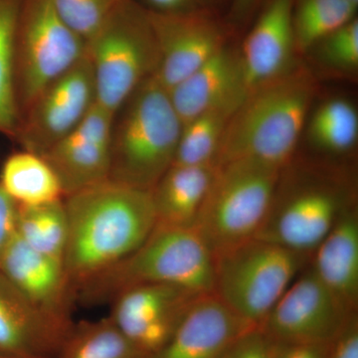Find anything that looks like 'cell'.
I'll use <instances>...</instances> for the list:
<instances>
[{"mask_svg":"<svg viewBox=\"0 0 358 358\" xmlns=\"http://www.w3.org/2000/svg\"><path fill=\"white\" fill-rule=\"evenodd\" d=\"M345 1H348V3L355 7V8H358V0H345Z\"/></svg>","mask_w":358,"mask_h":358,"instance_id":"cell-37","label":"cell"},{"mask_svg":"<svg viewBox=\"0 0 358 358\" xmlns=\"http://www.w3.org/2000/svg\"><path fill=\"white\" fill-rule=\"evenodd\" d=\"M214 255L194 227L155 224L131 255L78 289L83 303L112 301L138 285L162 284L199 294H213Z\"/></svg>","mask_w":358,"mask_h":358,"instance_id":"cell-4","label":"cell"},{"mask_svg":"<svg viewBox=\"0 0 358 358\" xmlns=\"http://www.w3.org/2000/svg\"><path fill=\"white\" fill-rule=\"evenodd\" d=\"M0 185L18 206H36L64 199L55 171L42 155L22 150L8 157Z\"/></svg>","mask_w":358,"mask_h":358,"instance_id":"cell-22","label":"cell"},{"mask_svg":"<svg viewBox=\"0 0 358 358\" xmlns=\"http://www.w3.org/2000/svg\"><path fill=\"white\" fill-rule=\"evenodd\" d=\"M274 341L260 327L245 331L231 345L223 358H272Z\"/></svg>","mask_w":358,"mask_h":358,"instance_id":"cell-32","label":"cell"},{"mask_svg":"<svg viewBox=\"0 0 358 358\" xmlns=\"http://www.w3.org/2000/svg\"><path fill=\"white\" fill-rule=\"evenodd\" d=\"M96 102L114 114L159 67L150 14L134 0H122L87 41Z\"/></svg>","mask_w":358,"mask_h":358,"instance_id":"cell-5","label":"cell"},{"mask_svg":"<svg viewBox=\"0 0 358 358\" xmlns=\"http://www.w3.org/2000/svg\"><path fill=\"white\" fill-rule=\"evenodd\" d=\"M113 115L96 102L76 128L42 155L64 197L109 180Z\"/></svg>","mask_w":358,"mask_h":358,"instance_id":"cell-14","label":"cell"},{"mask_svg":"<svg viewBox=\"0 0 358 358\" xmlns=\"http://www.w3.org/2000/svg\"><path fill=\"white\" fill-rule=\"evenodd\" d=\"M315 91L313 75L296 67L249 92L228 122L216 166L250 160L282 171L291 164Z\"/></svg>","mask_w":358,"mask_h":358,"instance_id":"cell-2","label":"cell"},{"mask_svg":"<svg viewBox=\"0 0 358 358\" xmlns=\"http://www.w3.org/2000/svg\"><path fill=\"white\" fill-rule=\"evenodd\" d=\"M182 127L169 91L148 78L113 115L109 180L152 192L173 166Z\"/></svg>","mask_w":358,"mask_h":358,"instance_id":"cell-3","label":"cell"},{"mask_svg":"<svg viewBox=\"0 0 358 358\" xmlns=\"http://www.w3.org/2000/svg\"><path fill=\"white\" fill-rule=\"evenodd\" d=\"M214 294L199 296L173 338L150 358H223L235 341L253 327Z\"/></svg>","mask_w":358,"mask_h":358,"instance_id":"cell-19","label":"cell"},{"mask_svg":"<svg viewBox=\"0 0 358 358\" xmlns=\"http://www.w3.org/2000/svg\"><path fill=\"white\" fill-rule=\"evenodd\" d=\"M281 173L250 160L217 166L193 226L213 255L255 238Z\"/></svg>","mask_w":358,"mask_h":358,"instance_id":"cell-8","label":"cell"},{"mask_svg":"<svg viewBox=\"0 0 358 358\" xmlns=\"http://www.w3.org/2000/svg\"><path fill=\"white\" fill-rule=\"evenodd\" d=\"M148 13L159 15L202 14L226 20L231 0H134Z\"/></svg>","mask_w":358,"mask_h":358,"instance_id":"cell-31","label":"cell"},{"mask_svg":"<svg viewBox=\"0 0 358 358\" xmlns=\"http://www.w3.org/2000/svg\"><path fill=\"white\" fill-rule=\"evenodd\" d=\"M150 14L159 62L155 77L169 91L215 55L232 36L223 18Z\"/></svg>","mask_w":358,"mask_h":358,"instance_id":"cell-13","label":"cell"},{"mask_svg":"<svg viewBox=\"0 0 358 358\" xmlns=\"http://www.w3.org/2000/svg\"><path fill=\"white\" fill-rule=\"evenodd\" d=\"M240 50L247 94L294 70L293 0H264Z\"/></svg>","mask_w":358,"mask_h":358,"instance_id":"cell-15","label":"cell"},{"mask_svg":"<svg viewBox=\"0 0 358 358\" xmlns=\"http://www.w3.org/2000/svg\"><path fill=\"white\" fill-rule=\"evenodd\" d=\"M239 106L205 112L183 124L173 166H202L215 162L228 122Z\"/></svg>","mask_w":358,"mask_h":358,"instance_id":"cell-26","label":"cell"},{"mask_svg":"<svg viewBox=\"0 0 358 358\" xmlns=\"http://www.w3.org/2000/svg\"><path fill=\"white\" fill-rule=\"evenodd\" d=\"M331 345L279 343L274 341L272 358H327Z\"/></svg>","mask_w":358,"mask_h":358,"instance_id":"cell-36","label":"cell"},{"mask_svg":"<svg viewBox=\"0 0 358 358\" xmlns=\"http://www.w3.org/2000/svg\"><path fill=\"white\" fill-rule=\"evenodd\" d=\"M357 313L320 281L308 263L260 327L275 343L331 345Z\"/></svg>","mask_w":358,"mask_h":358,"instance_id":"cell-10","label":"cell"},{"mask_svg":"<svg viewBox=\"0 0 358 358\" xmlns=\"http://www.w3.org/2000/svg\"><path fill=\"white\" fill-rule=\"evenodd\" d=\"M317 53L327 67L355 71L358 66V20L350 21L313 45L308 52Z\"/></svg>","mask_w":358,"mask_h":358,"instance_id":"cell-30","label":"cell"},{"mask_svg":"<svg viewBox=\"0 0 358 358\" xmlns=\"http://www.w3.org/2000/svg\"><path fill=\"white\" fill-rule=\"evenodd\" d=\"M327 358H358V317L352 315L329 346Z\"/></svg>","mask_w":358,"mask_h":358,"instance_id":"cell-34","label":"cell"},{"mask_svg":"<svg viewBox=\"0 0 358 358\" xmlns=\"http://www.w3.org/2000/svg\"><path fill=\"white\" fill-rule=\"evenodd\" d=\"M122 0H53L59 15L73 31L88 41Z\"/></svg>","mask_w":358,"mask_h":358,"instance_id":"cell-29","label":"cell"},{"mask_svg":"<svg viewBox=\"0 0 358 358\" xmlns=\"http://www.w3.org/2000/svg\"><path fill=\"white\" fill-rule=\"evenodd\" d=\"M264 0H231L226 23L233 34L247 29Z\"/></svg>","mask_w":358,"mask_h":358,"instance_id":"cell-35","label":"cell"},{"mask_svg":"<svg viewBox=\"0 0 358 358\" xmlns=\"http://www.w3.org/2000/svg\"><path fill=\"white\" fill-rule=\"evenodd\" d=\"M203 294L162 284L138 285L110 301V319L148 358L173 338L190 308Z\"/></svg>","mask_w":358,"mask_h":358,"instance_id":"cell-12","label":"cell"},{"mask_svg":"<svg viewBox=\"0 0 358 358\" xmlns=\"http://www.w3.org/2000/svg\"><path fill=\"white\" fill-rule=\"evenodd\" d=\"M345 0H293V22L298 53L315 45L357 16Z\"/></svg>","mask_w":358,"mask_h":358,"instance_id":"cell-28","label":"cell"},{"mask_svg":"<svg viewBox=\"0 0 358 358\" xmlns=\"http://www.w3.org/2000/svg\"><path fill=\"white\" fill-rule=\"evenodd\" d=\"M64 267L75 294L136 251L154 230L152 192L107 180L64 197Z\"/></svg>","mask_w":358,"mask_h":358,"instance_id":"cell-1","label":"cell"},{"mask_svg":"<svg viewBox=\"0 0 358 358\" xmlns=\"http://www.w3.org/2000/svg\"><path fill=\"white\" fill-rule=\"evenodd\" d=\"M216 169L215 162L169 167L152 190L157 224L193 227Z\"/></svg>","mask_w":358,"mask_h":358,"instance_id":"cell-21","label":"cell"},{"mask_svg":"<svg viewBox=\"0 0 358 358\" xmlns=\"http://www.w3.org/2000/svg\"><path fill=\"white\" fill-rule=\"evenodd\" d=\"M310 267L343 303L358 308V211L353 204L343 212L313 252Z\"/></svg>","mask_w":358,"mask_h":358,"instance_id":"cell-20","label":"cell"},{"mask_svg":"<svg viewBox=\"0 0 358 358\" xmlns=\"http://www.w3.org/2000/svg\"><path fill=\"white\" fill-rule=\"evenodd\" d=\"M73 326L45 315L0 273V355L49 358Z\"/></svg>","mask_w":358,"mask_h":358,"instance_id":"cell-17","label":"cell"},{"mask_svg":"<svg viewBox=\"0 0 358 358\" xmlns=\"http://www.w3.org/2000/svg\"><path fill=\"white\" fill-rule=\"evenodd\" d=\"M56 358H148L110 317L73 326Z\"/></svg>","mask_w":358,"mask_h":358,"instance_id":"cell-23","label":"cell"},{"mask_svg":"<svg viewBox=\"0 0 358 358\" xmlns=\"http://www.w3.org/2000/svg\"><path fill=\"white\" fill-rule=\"evenodd\" d=\"M0 358H29V357H13V355H0Z\"/></svg>","mask_w":358,"mask_h":358,"instance_id":"cell-38","label":"cell"},{"mask_svg":"<svg viewBox=\"0 0 358 358\" xmlns=\"http://www.w3.org/2000/svg\"><path fill=\"white\" fill-rule=\"evenodd\" d=\"M16 235L30 248L64 263L68 237L64 199L36 206H18Z\"/></svg>","mask_w":358,"mask_h":358,"instance_id":"cell-24","label":"cell"},{"mask_svg":"<svg viewBox=\"0 0 358 358\" xmlns=\"http://www.w3.org/2000/svg\"><path fill=\"white\" fill-rule=\"evenodd\" d=\"M169 93L183 124L208 110L240 106L247 89L239 49L225 45Z\"/></svg>","mask_w":358,"mask_h":358,"instance_id":"cell-18","label":"cell"},{"mask_svg":"<svg viewBox=\"0 0 358 358\" xmlns=\"http://www.w3.org/2000/svg\"><path fill=\"white\" fill-rule=\"evenodd\" d=\"M0 273L45 315L73 326L70 312L76 294L63 261L35 251L15 234L0 260Z\"/></svg>","mask_w":358,"mask_h":358,"instance_id":"cell-16","label":"cell"},{"mask_svg":"<svg viewBox=\"0 0 358 358\" xmlns=\"http://www.w3.org/2000/svg\"><path fill=\"white\" fill-rule=\"evenodd\" d=\"M308 133L313 145L322 152L345 155L357 145V110L343 99L327 101L322 103L310 117Z\"/></svg>","mask_w":358,"mask_h":358,"instance_id":"cell-27","label":"cell"},{"mask_svg":"<svg viewBox=\"0 0 358 358\" xmlns=\"http://www.w3.org/2000/svg\"><path fill=\"white\" fill-rule=\"evenodd\" d=\"M355 194L343 179L315 169L286 173L255 238L312 256Z\"/></svg>","mask_w":358,"mask_h":358,"instance_id":"cell-6","label":"cell"},{"mask_svg":"<svg viewBox=\"0 0 358 358\" xmlns=\"http://www.w3.org/2000/svg\"><path fill=\"white\" fill-rule=\"evenodd\" d=\"M96 103L88 54L54 80L21 115L15 138L23 150L44 155L80 124Z\"/></svg>","mask_w":358,"mask_h":358,"instance_id":"cell-11","label":"cell"},{"mask_svg":"<svg viewBox=\"0 0 358 358\" xmlns=\"http://www.w3.org/2000/svg\"><path fill=\"white\" fill-rule=\"evenodd\" d=\"M310 258L252 238L214 255L213 294L240 319L260 327Z\"/></svg>","mask_w":358,"mask_h":358,"instance_id":"cell-7","label":"cell"},{"mask_svg":"<svg viewBox=\"0 0 358 358\" xmlns=\"http://www.w3.org/2000/svg\"><path fill=\"white\" fill-rule=\"evenodd\" d=\"M20 3L21 0H0V133L13 138L20 122L14 59Z\"/></svg>","mask_w":358,"mask_h":358,"instance_id":"cell-25","label":"cell"},{"mask_svg":"<svg viewBox=\"0 0 358 358\" xmlns=\"http://www.w3.org/2000/svg\"><path fill=\"white\" fill-rule=\"evenodd\" d=\"M87 54V42L66 24L53 0H21L14 59L21 115L54 80Z\"/></svg>","mask_w":358,"mask_h":358,"instance_id":"cell-9","label":"cell"},{"mask_svg":"<svg viewBox=\"0 0 358 358\" xmlns=\"http://www.w3.org/2000/svg\"><path fill=\"white\" fill-rule=\"evenodd\" d=\"M18 205L0 185V260L16 234Z\"/></svg>","mask_w":358,"mask_h":358,"instance_id":"cell-33","label":"cell"}]
</instances>
